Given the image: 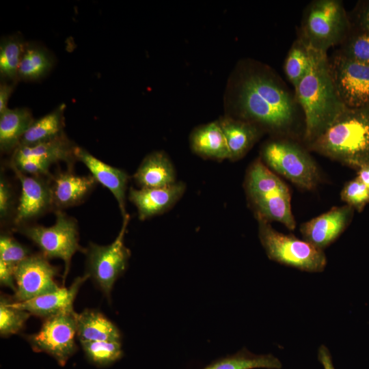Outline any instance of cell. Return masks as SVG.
Masks as SVG:
<instances>
[{"label":"cell","instance_id":"cell-9","mask_svg":"<svg viewBox=\"0 0 369 369\" xmlns=\"http://www.w3.org/2000/svg\"><path fill=\"white\" fill-rule=\"evenodd\" d=\"M129 220L128 214L123 218L118 235L111 244L100 245L90 242L85 248V274L109 299L115 281L126 269L131 256V251L124 244Z\"/></svg>","mask_w":369,"mask_h":369},{"label":"cell","instance_id":"cell-18","mask_svg":"<svg viewBox=\"0 0 369 369\" xmlns=\"http://www.w3.org/2000/svg\"><path fill=\"white\" fill-rule=\"evenodd\" d=\"M96 183L92 175L81 176L69 172L57 174L51 183L54 208L61 210L80 204Z\"/></svg>","mask_w":369,"mask_h":369},{"label":"cell","instance_id":"cell-40","mask_svg":"<svg viewBox=\"0 0 369 369\" xmlns=\"http://www.w3.org/2000/svg\"><path fill=\"white\" fill-rule=\"evenodd\" d=\"M357 177L369 189V165L357 169Z\"/></svg>","mask_w":369,"mask_h":369},{"label":"cell","instance_id":"cell-27","mask_svg":"<svg viewBox=\"0 0 369 369\" xmlns=\"http://www.w3.org/2000/svg\"><path fill=\"white\" fill-rule=\"evenodd\" d=\"M53 64L52 54L45 47L27 42L19 65L18 80L40 79L49 72Z\"/></svg>","mask_w":369,"mask_h":369},{"label":"cell","instance_id":"cell-1","mask_svg":"<svg viewBox=\"0 0 369 369\" xmlns=\"http://www.w3.org/2000/svg\"><path fill=\"white\" fill-rule=\"evenodd\" d=\"M224 115L249 122L275 137L290 135L302 110L281 77L269 65L240 59L230 72L223 94Z\"/></svg>","mask_w":369,"mask_h":369},{"label":"cell","instance_id":"cell-3","mask_svg":"<svg viewBox=\"0 0 369 369\" xmlns=\"http://www.w3.org/2000/svg\"><path fill=\"white\" fill-rule=\"evenodd\" d=\"M308 146L357 170L369 165V104L357 108L346 107Z\"/></svg>","mask_w":369,"mask_h":369},{"label":"cell","instance_id":"cell-14","mask_svg":"<svg viewBox=\"0 0 369 369\" xmlns=\"http://www.w3.org/2000/svg\"><path fill=\"white\" fill-rule=\"evenodd\" d=\"M354 209L348 205L336 206L303 223V239L323 250L344 232L351 221Z\"/></svg>","mask_w":369,"mask_h":369},{"label":"cell","instance_id":"cell-34","mask_svg":"<svg viewBox=\"0 0 369 369\" xmlns=\"http://www.w3.org/2000/svg\"><path fill=\"white\" fill-rule=\"evenodd\" d=\"M340 195L346 205L358 212H361L369 203V189L357 177L344 185Z\"/></svg>","mask_w":369,"mask_h":369},{"label":"cell","instance_id":"cell-24","mask_svg":"<svg viewBox=\"0 0 369 369\" xmlns=\"http://www.w3.org/2000/svg\"><path fill=\"white\" fill-rule=\"evenodd\" d=\"M33 120L31 111L26 107L8 108L0 113L1 151L14 152Z\"/></svg>","mask_w":369,"mask_h":369},{"label":"cell","instance_id":"cell-17","mask_svg":"<svg viewBox=\"0 0 369 369\" xmlns=\"http://www.w3.org/2000/svg\"><path fill=\"white\" fill-rule=\"evenodd\" d=\"M74 155L77 160L83 163L91 172V175L115 197L122 217L126 212V191L128 176L124 170L111 166L99 160L85 149L76 146Z\"/></svg>","mask_w":369,"mask_h":369},{"label":"cell","instance_id":"cell-38","mask_svg":"<svg viewBox=\"0 0 369 369\" xmlns=\"http://www.w3.org/2000/svg\"><path fill=\"white\" fill-rule=\"evenodd\" d=\"M318 361L323 366V369H336L333 365L331 354L325 344H321L317 352Z\"/></svg>","mask_w":369,"mask_h":369},{"label":"cell","instance_id":"cell-25","mask_svg":"<svg viewBox=\"0 0 369 369\" xmlns=\"http://www.w3.org/2000/svg\"><path fill=\"white\" fill-rule=\"evenodd\" d=\"M65 108L66 105L61 104L49 113L34 120L23 135L18 146L36 145L64 133Z\"/></svg>","mask_w":369,"mask_h":369},{"label":"cell","instance_id":"cell-13","mask_svg":"<svg viewBox=\"0 0 369 369\" xmlns=\"http://www.w3.org/2000/svg\"><path fill=\"white\" fill-rule=\"evenodd\" d=\"M11 167L21 184V195L13 220L18 228L54 208L52 184L42 176H29L13 165Z\"/></svg>","mask_w":369,"mask_h":369},{"label":"cell","instance_id":"cell-37","mask_svg":"<svg viewBox=\"0 0 369 369\" xmlns=\"http://www.w3.org/2000/svg\"><path fill=\"white\" fill-rule=\"evenodd\" d=\"M2 81L0 84V113L8 108V103L16 83V82Z\"/></svg>","mask_w":369,"mask_h":369},{"label":"cell","instance_id":"cell-29","mask_svg":"<svg viewBox=\"0 0 369 369\" xmlns=\"http://www.w3.org/2000/svg\"><path fill=\"white\" fill-rule=\"evenodd\" d=\"M79 342L87 359L98 367L109 366L123 356L121 342L86 340Z\"/></svg>","mask_w":369,"mask_h":369},{"label":"cell","instance_id":"cell-32","mask_svg":"<svg viewBox=\"0 0 369 369\" xmlns=\"http://www.w3.org/2000/svg\"><path fill=\"white\" fill-rule=\"evenodd\" d=\"M341 44V49L338 51L340 54L353 60L369 64V31L361 30L352 35L349 33Z\"/></svg>","mask_w":369,"mask_h":369},{"label":"cell","instance_id":"cell-16","mask_svg":"<svg viewBox=\"0 0 369 369\" xmlns=\"http://www.w3.org/2000/svg\"><path fill=\"white\" fill-rule=\"evenodd\" d=\"M89 279L84 274L77 277L68 287H61L57 291L43 295L23 302H14L11 305L16 308L25 310L43 319H46L60 312L72 310L73 303L82 284Z\"/></svg>","mask_w":369,"mask_h":369},{"label":"cell","instance_id":"cell-23","mask_svg":"<svg viewBox=\"0 0 369 369\" xmlns=\"http://www.w3.org/2000/svg\"><path fill=\"white\" fill-rule=\"evenodd\" d=\"M77 336L80 340L121 342L118 327L97 310L85 309L76 314Z\"/></svg>","mask_w":369,"mask_h":369},{"label":"cell","instance_id":"cell-33","mask_svg":"<svg viewBox=\"0 0 369 369\" xmlns=\"http://www.w3.org/2000/svg\"><path fill=\"white\" fill-rule=\"evenodd\" d=\"M28 248L8 234L0 236V261L15 269L16 266L30 256Z\"/></svg>","mask_w":369,"mask_h":369},{"label":"cell","instance_id":"cell-15","mask_svg":"<svg viewBox=\"0 0 369 369\" xmlns=\"http://www.w3.org/2000/svg\"><path fill=\"white\" fill-rule=\"evenodd\" d=\"M186 190L182 182L161 188L131 187L128 198L136 206L139 219L141 221L163 214L172 208L182 197Z\"/></svg>","mask_w":369,"mask_h":369},{"label":"cell","instance_id":"cell-26","mask_svg":"<svg viewBox=\"0 0 369 369\" xmlns=\"http://www.w3.org/2000/svg\"><path fill=\"white\" fill-rule=\"evenodd\" d=\"M282 364L273 354H256L246 348L218 359L202 369H281Z\"/></svg>","mask_w":369,"mask_h":369},{"label":"cell","instance_id":"cell-12","mask_svg":"<svg viewBox=\"0 0 369 369\" xmlns=\"http://www.w3.org/2000/svg\"><path fill=\"white\" fill-rule=\"evenodd\" d=\"M48 260L42 254H31L16 266L14 302L26 301L61 288L55 279L59 270Z\"/></svg>","mask_w":369,"mask_h":369},{"label":"cell","instance_id":"cell-8","mask_svg":"<svg viewBox=\"0 0 369 369\" xmlns=\"http://www.w3.org/2000/svg\"><path fill=\"white\" fill-rule=\"evenodd\" d=\"M55 223L49 227L25 225L16 230L34 243L46 258H59L64 262L63 283L68 274L73 255L85 249L79 244L77 221L61 210H56Z\"/></svg>","mask_w":369,"mask_h":369},{"label":"cell","instance_id":"cell-28","mask_svg":"<svg viewBox=\"0 0 369 369\" xmlns=\"http://www.w3.org/2000/svg\"><path fill=\"white\" fill-rule=\"evenodd\" d=\"M27 42L16 35L3 37L0 42L1 81L16 82L20 60Z\"/></svg>","mask_w":369,"mask_h":369},{"label":"cell","instance_id":"cell-10","mask_svg":"<svg viewBox=\"0 0 369 369\" xmlns=\"http://www.w3.org/2000/svg\"><path fill=\"white\" fill-rule=\"evenodd\" d=\"M76 314L68 310L44 319L38 332L25 336L33 351L49 355L64 366L77 350Z\"/></svg>","mask_w":369,"mask_h":369},{"label":"cell","instance_id":"cell-31","mask_svg":"<svg viewBox=\"0 0 369 369\" xmlns=\"http://www.w3.org/2000/svg\"><path fill=\"white\" fill-rule=\"evenodd\" d=\"M12 297L1 295L0 298V335L8 338L19 333L31 314L11 305Z\"/></svg>","mask_w":369,"mask_h":369},{"label":"cell","instance_id":"cell-11","mask_svg":"<svg viewBox=\"0 0 369 369\" xmlns=\"http://www.w3.org/2000/svg\"><path fill=\"white\" fill-rule=\"evenodd\" d=\"M329 70L336 90L348 108L369 104V64L340 54L328 57Z\"/></svg>","mask_w":369,"mask_h":369},{"label":"cell","instance_id":"cell-39","mask_svg":"<svg viewBox=\"0 0 369 369\" xmlns=\"http://www.w3.org/2000/svg\"><path fill=\"white\" fill-rule=\"evenodd\" d=\"M358 23L361 30L369 31V1L360 10L358 14Z\"/></svg>","mask_w":369,"mask_h":369},{"label":"cell","instance_id":"cell-4","mask_svg":"<svg viewBox=\"0 0 369 369\" xmlns=\"http://www.w3.org/2000/svg\"><path fill=\"white\" fill-rule=\"evenodd\" d=\"M245 190L257 219L277 221L290 230L295 228L289 189L260 159L248 168Z\"/></svg>","mask_w":369,"mask_h":369},{"label":"cell","instance_id":"cell-30","mask_svg":"<svg viewBox=\"0 0 369 369\" xmlns=\"http://www.w3.org/2000/svg\"><path fill=\"white\" fill-rule=\"evenodd\" d=\"M309 66V48L301 40L297 38L291 46L284 66L285 74L294 88L305 75Z\"/></svg>","mask_w":369,"mask_h":369},{"label":"cell","instance_id":"cell-5","mask_svg":"<svg viewBox=\"0 0 369 369\" xmlns=\"http://www.w3.org/2000/svg\"><path fill=\"white\" fill-rule=\"evenodd\" d=\"M351 23L341 1L315 0L305 8L298 38L309 48L327 51L347 38Z\"/></svg>","mask_w":369,"mask_h":369},{"label":"cell","instance_id":"cell-7","mask_svg":"<svg viewBox=\"0 0 369 369\" xmlns=\"http://www.w3.org/2000/svg\"><path fill=\"white\" fill-rule=\"evenodd\" d=\"M261 160L270 169L307 190L316 187L320 176L308 152L288 139L274 137L262 146Z\"/></svg>","mask_w":369,"mask_h":369},{"label":"cell","instance_id":"cell-21","mask_svg":"<svg viewBox=\"0 0 369 369\" xmlns=\"http://www.w3.org/2000/svg\"><path fill=\"white\" fill-rule=\"evenodd\" d=\"M76 146L64 133L54 139L36 145L18 146L14 150L12 158L35 159L48 167L59 161L70 164L77 160L74 155Z\"/></svg>","mask_w":369,"mask_h":369},{"label":"cell","instance_id":"cell-2","mask_svg":"<svg viewBox=\"0 0 369 369\" xmlns=\"http://www.w3.org/2000/svg\"><path fill=\"white\" fill-rule=\"evenodd\" d=\"M309 53L308 70L295 87L304 117L303 139L308 145L322 135L346 108L331 77L327 53L310 48Z\"/></svg>","mask_w":369,"mask_h":369},{"label":"cell","instance_id":"cell-22","mask_svg":"<svg viewBox=\"0 0 369 369\" xmlns=\"http://www.w3.org/2000/svg\"><path fill=\"white\" fill-rule=\"evenodd\" d=\"M217 120L225 135L230 151L229 160L232 161L243 158L264 133L254 124L225 115Z\"/></svg>","mask_w":369,"mask_h":369},{"label":"cell","instance_id":"cell-35","mask_svg":"<svg viewBox=\"0 0 369 369\" xmlns=\"http://www.w3.org/2000/svg\"><path fill=\"white\" fill-rule=\"evenodd\" d=\"M14 193L10 184L2 175L0 179V218L5 223L14 215Z\"/></svg>","mask_w":369,"mask_h":369},{"label":"cell","instance_id":"cell-36","mask_svg":"<svg viewBox=\"0 0 369 369\" xmlns=\"http://www.w3.org/2000/svg\"><path fill=\"white\" fill-rule=\"evenodd\" d=\"M14 269L8 266L4 262L0 261V283L1 286H6L12 289L14 292L16 290Z\"/></svg>","mask_w":369,"mask_h":369},{"label":"cell","instance_id":"cell-19","mask_svg":"<svg viewBox=\"0 0 369 369\" xmlns=\"http://www.w3.org/2000/svg\"><path fill=\"white\" fill-rule=\"evenodd\" d=\"M189 145L199 156L215 161L230 159V151L218 120L201 124L193 129Z\"/></svg>","mask_w":369,"mask_h":369},{"label":"cell","instance_id":"cell-20","mask_svg":"<svg viewBox=\"0 0 369 369\" xmlns=\"http://www.w3.org/2000/svg\"><path fill=\"white\" fill-rule=\"evenodd\" d=\"M140 188H161L176 182L174 167L163 151H154L146 155L133 174Z\"/></svg>","mask_w":369,"mask_h":369},{"label":"cell","instance_id":"cell-6","mask_svg":"<svg viewBox=\"0 0 369 369\" xmlns=\"http://www.w3.org/2000/svg\"><path fill=\"white\" fill-rule=\"evenodd\" d=\"M257 220L259 239L270 260L302 271H324L327 258L323 250L305 240L275 230L268 221Z\"/></svg>","mask_w":369,"mask_h":369}]
</instances>
